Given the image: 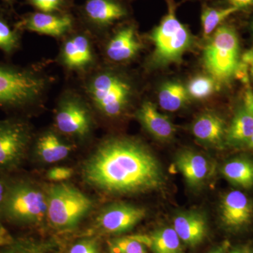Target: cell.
<instances>
[{
    "mask_svg": "<svg viewBox=\"0 0 253 253\" xmlns=\"http://www.w3.org/2000/svg\"><path fill=\"white\" fill-rule=\"evenodd\" d=\"M31 4L43 13L57 11L62 5L63 0H31Z\"/></svg>",
    "mask_w": 253,
    "mask_h": 253,
    "instance_id": "cell-32",
    "label": "cell"
},
{
    "mask_svg": "<svg viewBox=\"0 0 253 253\" xmlns=\"http://www.w3.org/2000/svg\"><path fill=\"white\" fill-rule=\"evenodd\" d=\"M46 191L26 181L11 184L1 216L18 224H38L46 219Z\"/></svg>",
    "mask_w": 253,
    "mask_h": 253,
    "instance_id": "cell-5",
    "label": "cell"
},
{
    "mask_svg": "<svg viewBox=\"0 0 253 253\" xmlns=\"http://www.w3.org/2000/svg\"><path fill=\"white\" fill-rule=\"evenodd\" d=\"M68 253H99V246L94 239H83L75 243Z\"/></svg>",
    "mask_w": 253,
    "mask_h": 253,
    "instance_id": "cell-30",
    "label": "cell"
},
{
    "mask_svg": "<svg viewBox=\"0 0 253 253\" xmlns=\"http://www.w3.org/2000/svg\"><path fill=\"white\" fill-rule=\"evenodd\" d=\"M204 64L218 85L236 78L240 65V44L236 30L222 24L210 37L204 49Z\"/></svg>",
    "mask_w": 253,
    "mask_h": 253,
    "instance_id": "cell-2",
    "label": "cell"
},
{
    "mask_svg": "<svg viewBox=\"0 0 253 253\" xmlns=\"http://www.w3.org/2000/svg\"><path fill=\"white\" fill-rule=\"evenodd\" d=\"M62 59L66 66L72 69L88 66L92 61V51L87 38L77 36L66 42L63 48Z\"/></svg>",
    "mask_w": 253,
    "mask_h": 253,
    "instance_id": "cell-21",
    "label": "cell"
},
{
    "mask_svg": "<svg viewBox=\"0 0 253 253\" xmlns=\"http://www.w3.org/2000/svg\"><path fill=\"white\" fill-rule=\"evenodd\" d=\"M88 91L101 112L109 117H117L129 103L131 87L118 75L106 72L100 73L91 80Z\"/></svg>",
    "mask_w": 253,
    "mask_h": 253,
    "instance_id": "cell-7",
    "label": "cell"
},
{
    "mask_svg": "<svg viewBox=\"0 0 253 253\" xmlns=\"http://www.w3.org/2000/svg\"><path fill=\"white\" fill-rule=\"evenodd\" d=\"M173 228L181 242L191 248L204 242L207 236L208 224L203 214L194 211L179 213L173 220Z\"/></svg>",
    "mask_w": 253,
    "mask_h": 253,
    "instance_id": "cell-14",
    "label": "cell"
},
{
    "mask_svg": "<svg viewBox=\"0 0 253 253\" xmlns=\"http://www.w3.org/2000/svg\"><path fill=\"white\" fill-rule=\"evenodd\" d=\"M72 168L58 166L50 169L46 174V177L49 180L61 183V181L67 180L73 176Z\"/></svg>",
    "mask_w": 253,
    "mask_h": 253,
    "instance_id": "cell-31",
    "label": "cell"
},
{
    "mask_svg": "<svg viewBox=\"0 0 253 253\" xmlns=\"http://www.w3.org/2000/svg\"><path fill=\"white\" fill-rule=\"evenodd\" d=\"M225 123L214 113H202L195 120L192 132L198 140L211 146H220L226 139Z\"/></svg>",
    "mask_w": 253,
    "mask_h": 253,
    "instance_id": "cell-17",
    "label": "cell"
},
{
    "mask_svg": "<svg viewBox=\"0 0 253 253\" xmlns=\"http://www.w3.org/2000/svg\"><path fill=\"white\" fill-rule=\"evenodd\" d=\"M217 86V82L211 76H199L190 81L186 89L193 99L202 100L212 94Z\"/></svg>",
    "mask_w": 253,
    "mask_h": 253,
    "instance_id": "cell-27",
    "label": "cell"
},
{
    "mask_svg": "<svg viewBox=\"0 0 253 253\" xmlns=\"http://www.w3.org/2000/svg\"><path fill=\"white\" fill-rule=\"evenodd\" d=\"M136 116L145 129L159 140H170L175 134V126L170 120L160 113L155 104L150 101L143 103Z\"/></svg>",
    "mask_w": 253,
    "mask_h": 253,
    "instance_id": "cell-15",
    "label": "cell"
},
{
    "mask_svg": "<svg viewBox=\"0 0 253 253\" xmlns=\"http://www.w3.org/2000/svg\"><path fill=\"white\" fill-rule=\"evenodd\" d=\"M11 184L12 182H11L9 179L0 174V216L2 214Z\"/></svg>",
    "mask_w": 253,
    "mask_h": 253,
    "instance_id": "cell-33",
    "label": "cell"
},
{
    "mask_svg": "<svg viewBox=\"0 0 253 253\" xmlns=\"http://www.w3.org/2000/svg\"><path fill=\"white\" fill-rule=\"evenodd\" d=\"M253 206L248 196L238 190L227 193L221 200L220 217L231 230H239L251 222Z\"/></svg>",
    "mask_w": 253,
    "mask_h": 253,
    "instance_id": "cell-11",
    "label": "cell"
},
{
    "mask_svg": "<svg viewBox=\"0 0 253 253\" xmlns=\"http://www.w3.org/2000/svg\"><path fill=\"white\" fill-rule=\"evenodd\" d=\"M176 167L191 187L203 185L211 172V164L207 158L191 150H184L176 156Z\"/></svg>",
    "mask_w": 253,
    "mask_h": 253,
    "instance_id": "cell-13",
    "label": "cell"
},
{
    "mask_svg": "<svg viewBox=\"0 0 253 253\" xmlns=\"http://www.w3.org/2000/svg\"><path fill=\"white\" fill-rule=\"evenodd\" d=\"M146 248L136 235L116 238L109 241L110 253H148Z\"/></svg>",
    "mask_w": 253,
    "mask_h": 253,
    "instance_id": "cell-28",
    "label": "cell"
},
{
    "mask_svg": "<svg viewBox=\"0 0 253 253\" xmlns=\"http://www.w3.org/2000/svg\"><path fill=\"white\" fill-rule=\"evenodd\" d=\"M229 250H230V244L229 241H224L208 253H229Z\"/></svg>",
    "mask_w": 253,
    "mask_h": 253,
    "instance_id": "cell-37",
    "label": "cell"
},
{
    "mask_svg": "<svg viewBox=\"0 0 253 253\" xmlns=\"http://www.w3.org/2000/svg\"><path fill=\"white\" fill-rule=\"evenodd\" d=\"M72 151V146L63 141L53 131L40 136L36 145L37 156L42 162L51 164L66 159Z\"/></svg>",
    "mask_w": 253,
    "mask_h": 253,
    "instance_id": "cell-19",
    "label": "cell"
},
{
    "mask_svg": "<svg viewBox=\"0 0 253 253\" xmlns=\"http://www.w3.org/2000/svg\"><path fill=\"white\" fill-rule=\"evenodd\" d=\"M56 245L51 239L24 238L14 240L11 244L3 246L0 253H52Z\"/></svg>",
    "mask_w": 253,
    "mask_h": 253,
    "instance_id": "cell-25",
    "label": "cell"
},
{
    "mask_svg": "<svg viewBox=\"0 0 253 253\" xmlns=\"http://www.w3.org/2000/svg\"><path fill=\"white\" fill-rule=\"evenodd\" d=\"M18 27L51 36H61L72 27V19L68 16H55L49 13L38 12L31 14Z\"/></svg>",
    "mask_w": 253,
    "mask_h": 253,
    "instance_id": "cell-16",
    "label": "cell"
},
{
    "mask_svg": "<svg viewBox=\"0 0 253 253\" xmlns=\"http://www.w3.org/2000/svg\"><path fill=\"white\" fill-rule=\"evenodd\" d=\"M8 1H11V0H8Z\"/></svg>",
    "mask_w": 253,
    "mask_h": 253,
    "instance_id": "cell-41",
    "label": "cell"
},
{
    "mask_svg": "<svg viewBox=\"0 0 253 253\" xmlns=\"http://www.w3.org/2000/svg\"><path fill=\"white\" fill-rule=\"evenodd\" d=\"M146 215L144 208L128 204H115L104 208L95 220V227L108 234L131 230Z\"/></svg>",
    "mask_w": 253,
    "mask_h": 253,
    "instance_id": "cell-9",
    "label": "cell"
},
{
    "mask_svg": "<svg viewBox=\"0 0 253 253\" xmlns=\"http://www.w3.org/2000/svg\"><path fill=\"white\" fill-rule=\"evenodd\" d=\"M83 176L89 185L113 194L153 191L165 180L154 155L140 143L124 138L100 145L84 163Z\"/></svg>",
    "mask_w": 253,
    "mask_h": 253,
    "instance_id": "cell-1",
    "label": "cell"
},
{
    "mask_svg": "<svg viewBox=\"0 0 253 253\" xmlns=\"http://www.w3.org/2000/svg\"><path fill=\"white\" fill-rule=\"evenodd\" d=\"M55 121L59 130L69 136L84 138L91 129L90 113L84 104L76 98H68L61 102Z\"/></svg>",
    "mask_w": 253,
    "mask_h": 253,
    "instance_id": "cell-10",
    "label": "cell"
},
{
    "mask_svg": "<svg viewBox=\"0 0 253 253\" xmlns=\"http://www.w3.org/2000/svg\"><path fill=\"white\" fill-rule=\"evenodd\" d=\"M229 253H253V252L249 248L240 246V247H236L229 250Z\"/></svg>",
    "mask_w": 253,
    "mask_h": 253,
    "instance_id": "cell-38",
    "label": "cell"
},
{
    "mask_svg": "<svg viewBox=\"0 0 253 253\" xmlns=\"http://www.w3.org/2000/svg\"><path fill=\"white\" fill-rule=\"evenodd\" d=\"M45 82L31 71L0 63V107L19 109L43 92Z\"/></svg>",
    "mask_w": 253,
    "mask_h": 253,
    "instance_id": "cell-6",
    "label": "cell"
},
{
    "mask_svg": "<svg viewBox=\"0 0 253 253\" xmlns=\"http://www.w3.org/2000/svg\"><path fill=\"white\" fill-rule=\"evenodd\" d=\"M251 29H252L253 33V20L252 21V23H251Z\"/></svg>",
    "mask_w": 253,
    "mask_h": 253,
    "instance_id": "cell-40",
    "label": "cell"
},
{
    "mask_svg": "<svg viewBox=\"0 0 253 253\" xmlns=\"http://www.w3.org/2000/svg\"><path fill=\"white\" fill-rule=\"evenodd\" d=\"M185 86L178 81L165 83L158 92V102L163 110L175 112L181 109L189 99Z\"/></svg>",
    "mask_w": 253,
    "mask_h": 253,
    "instance_id": "cell-23",
    "label": "cell"
},
{
    "mask_svg": "<svg viewBox=\"0 0 253 253\" xmlns=\"http://www.w3.org/2000/svg\"><path fill=\"white\" fill-rule=\"evenodd\" d=\"M249 84L244 93L243 104L226 130V142L231 146L247 144L253 134V90Z\"/></svg>",
    "mask_w": 253,
    "mask_h": 253,
    "instance_id": "cell-12",
    "label": "cell"
},
{
    "mask_svg": "<svg viewBox=\"0 0 253 253\" xmlns=\"http://www.w3.org/2000/svg\"><path fill=\"white\" fill-rule=\"evenodd\" d=\"M239 11V9L232 6H226L219 9L209 6L205 7L201 16L203 34L205 38H209L213 34V32L221 26L223 21Z\"/></svg>",
    "mask_w": 253,
    "mask_h": 253,
    "instance_id": "cell-26",
    "label": "cell"
},
{
    "mask_svg": "<svg viewBox=\"0 0 253 253\" xmlns=\"http://www.w3.org/2000/svg\"><path fill=\"white\" fill-rule=\"evenodd\" d=\"M19 38L3 20L0 19V49L6 54H11L17 49Z\"/></svg>",
    "mask_w": 253,
    "mask_h": 253,
    "instance_id": "cell-29",
    "label": "cell"
},
{
    "mask_svg": "<svg viewBox=\"0 0 253 253\" xmlns=\"http://www.w3.org/2000/svg\"><path fill=\"white\" fill-rule=\"evenodd\" d=\"M46 220L58 229L77 225L92 208L90 198L66 183H57L46 190Z\"/></svg>",
    "mask_w": 253,
    "mask_h": 253,
    "instance_id": "cell-3",
    "label": "cell"
},
{
    "mask_svg": "<svg viewBox=\"0 0 253 253\" xmlns=\"http://www.w3.org/2000/svg\"><path fill=\"white\" fill-rule=\"evenodd\" d=\"M248 146H249V148H251V149H253V134L252 136H251V138H250V139L249 141H248L247 144Z\"/></svg>",
    "mask_w": 253,
    "mask_h": 253,
    "instance_id": "cell-39",
    "label": "cell"
},
{
    "mask_svg": "<svg viewBox=\"0 0 253 253\" xmlns=\"http://www.w3.org/2000/svg\"><path fill=\"white\" fill-rule=\"evenodd\" d=\"M241 60L247 66L249 76L253 80V47L246 51L241 56Z\"/></svg>",
    "mask_w": 253,
    "mask_h": 253,
    "instance_id": "cell-35",
    "label": "cell"
},
{
    "mask_svg": "<svg viewBox=\"0 0 253 253\" xmlns=\"http://www.w3.org/2000/svg\"><path fill=\"white\" fill-rule=\"evenodd\" d=\"M31 139L27 123L18 119L0 121V170L12 169L21 163Z\"/></svg>",
    "mask_w": 253,
    "mask_h": 253,
    "instance_id": "cell-8",
    "label": "cell"
},
{
    "mask_svg": "<svg viewBox=\"0 0 253 253\" xmlns=\"http://www.w3.org/2000/svg\"><path fill=\"white\" fill-rule=\"evenodd\" d=\"M141 43L133 26L120 30L106 46V54L111 61L124 62L129 61L139 52Z\"/></svg>",
    "mask_w": 253,
    "mask_h": 253,
    "instance_id": "cell-18",
    "label": "cell"
},
{
    "mask_svg": "<svg viewBox=\"0 0 253 253\" xmlns=\"http://www.w3.org/2000/svg\"><path fill=\"white\" fill-rule=\"evenodd\" d=\"M169 4L167 14L151 33L154 45L152 63L156 66L180 61L193 44L192 35L176 17L174 6Z\"/></svg>",
    "mask_w": 253,
    "mask_h": 253,
    "instance_id": "cell-4",
    "label": "cell"
},
{
    "mask_svg": "<svg viewBox=\"0 0 253 253\" xmlns=\"http://www.w3.org/2000/svg\"><path fill=\"white\" fill-rule=\"evenodd\" d=\"M226 6L235 7L240 11L253 7V0H226Z\"/></svg>",
    "mask_w": 253,
    "mask_h": 253,
    "instance_id": "cell-34",
    "label": "cell"
},
{
    "mask_svg": "<svg viewBox=\"0 0 253 253\" xmlns=\"http://www.w3.org/2000/svg\"><path fill=\"white\" fill-rule=\"evenodd\" d=\"M14 240L10 235L9 231L0 224V247L11 244Z\"/></svg>",
    "mask_w": 253,
    "mask_h": 253,
    "instance_id": "cell-36",
    "label": "cell"
},
{
    "mask_svg": "<svg viewBox=\"0 0 253 253\" xmlns=\"http://www.w3.org/2000/svg\"><path fill=\"white\" fill-rule=\"evenodd\" d=\"M224 177L232 184L244 189L253 186V161L248 158L231 160L221 168Z\"/></svg>",
    "mask_w": 253,
    "mask_h": 253,
    "instance_id": "cell-22",
    "label": "cell"
},
{
    "mask_svg": "<svg viewBox=\"0 0 253 253\" xmlns=\"http://www.w3.org/2000/svg\"><path fill=\"white\" fill-rule=\"evenodd\" d=\"M85 13L95 24L107 26L126 16V11L114 0H87Z\"/></svg>",
    "mask_w": 253,
    "mask_h": 253,
    "instance_id": "cell-20",
    "label": "cell"
},
{
    "mask_svg": "<svg viewBox=\"0 0 253 253\" xmlns=\"http://www.w3.org/2000/svg\"><path fill=\"white\" fill-rule=\"evenodd\" d=\"M150 237V249L153 253H185L181 241L174 228H160Z\"/></svg>",
    "mask_w": 253,
    "mask_h": 253,
    "instance_id": "cell-24",
    "label": "cell"
}]
</instances>
